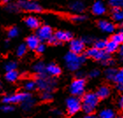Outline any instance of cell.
I'll use <instances>...</instances> for the list:
<instances>
[{"label": "cell", "instance_id": "cell-1", "mask_svg": "<svg viewBox=\"0 0 123 118\" xmlns=\"http://www.w3.org/2000/svg\"><path fill=\"white\" fill-rule=\"evenodd\" d=\"M99 102V98L96 93H87L83 95L82 98V109L86 115L92 114L97 108Z\"/></svg>", "mask_w": 123, "mask_h": 118}, {"label": "cell", "instance_id": "cell-2", "mask_svg": "<svg viewBox=\"0 0 123 118\" xmlns=\"http://www.w3.org/2000/svg\"><path fill=\"white\" fill-rule=\"evenodd\" d=\"M65 63L68 67V69L70 71H77L79 69V67L85 61V56H82L79 54H74L72 52H69L65 55Z\"/></svg>", "mask_w": 123, "mask_h": 118}, {"label": "cell", "instance_id": "cell-3", "mask_svg": "<svg viewBox=\"0 0 123 118\" xmlns=\"http://www.w3.org/2000/svg\"><path fill=\"white\" fill-rule=\"evenodd\" d=\"M37 87L41 90H43V92H51L56 86V82L51 78L47 77L46 75L42 76H39L36 80Z\"/></svg>", "mask_w": 123, "mask_h": 118}, {"label": "cell", "instance_id": "cell-4", "mask_svg": "<svg viewBox=\"0 0 123 118\" xmlns=\"http://www.w3.org/2000/svg\"><path fill=\"white\" fill-rule=\"evenodd\" d=\"M85 57L92 58L96 60H100V61H103V63L111 59L109 53H107L105 50H98L95 47L88 49L85 52Z\"/></svg>", "mask_w": 123, "mask_h": 118}, {"label": "cell", "instance_id": "cell-5", "mask_svg": "<svg viewBox=\"0 0 123 118\" xmlns=\"http://www.w3.org/2000/svg\"><path fill=\"white\" fill-rule=\"evenodd\" d=\"M85 81L84 79H76L69 87V92L74 96H82L85 94Z\"/></svg>", "mask_w": 123, "mask_h": 118}, {"label": "cell", "instance_id": "cell-6", "mask_svg": "<svg viewBox=\"0 0 123 118\" xmlns=\"http://www.w3.org/2000/svg\"><path fill=\"white\" fill-rule=\"evenodd\" d=\"M67 110L69 115H75L80 109H82V102L77 96H71L67 99L66 101Z\"/></svg>", "mask_w": 123, "mask_h": 118}, {"label": "cell", "instance_id": "cell-7", "mask_svg": "<svg viewBox=\"0 0 123 118\" xmlns=\"http://www.w3.org/2000/svg\"><path fill=\"white\" fill-rule=\"evenodd\" d=\"M31 97V95L27 93H17L14 95H6L3 98V102L5 104H10V103H18L23 102L28 98Z\"/></svg>", "mask_w": 123, "mask_h": 118}, {"label": "cell", "instance_id": "cell-8", "mask_svg": "<svg viewBox=\"0 0 123 118\" xmlns=\"http://www.w3.org/2000/svg\"><path fill=\"white\" fill-rule=\"evenodd\" d=\"M18 6L27 11H33V12H39L41 11V6L38 3L32 0H20L18 3Z\"/></svg>", "mask_w": 123, "mask_h": 118}, {"label": "cell", "instance_id": "cell-9", "mask_svg": "<svg viewBox=\"0 0 123 118\" xmlns=\"http://www.w3.org/2000/svg\"><path fill=\"white\" fill-rule=\"evenodd\" d=\"M36 36L38 37L40 41H46L49 40V38L53 36V32H52L51 27L49 26H42L39 27L36 32Z\"/></svg>", "mask_w": 123, "mask_h": 118}, {"label": "cell", "instance_id": "cell-10", "mask_svg": "<svg viewBox=\"0 0 123 118\" xmlns=\"http://www.w3.org/2000/svg\"><path fill=\"white\" fill-rule=\"evenodd\" d=\"M69 48L72 53L80 54L85 50V43L80 39H71L69 43Z\"/></svg>", "mask_w": 123, "mask_h": 118}, {"label": "cell", "instance_id": "cell-11", "mask_svg": "<svg viewBox=\"0 0 123 118\" xmlns=\"http://www.w3.org/2000/svg\"><path fill=\"white\" fill-rule=\"evenodd\" d=\"M92 11L94 15L101 16V15H103L104 13H105L106 8H105V5H104V3H103L102 1L98 0V1H96V2L92 5Z\"/></svg>", "mask_w": 123, "mask_h": 118}, {"label": "cell", "instance_id": "cell-12", "mask_svg": "<svg viewBox=\"0 0 123 118\" xmlns=\"http://www.w3.org/2000/svg\"><path fill=\"white\" fill-rule=\"evenodd\" d=\"M98 26L99 27L101 31L105 32H108V33H112L114 30H115V26L113 23H111L109 21L106 20H100L98 23Z\"/></svg>", "mask_w": 123, "mask_h": 118}, {"label": "cell", "instance_id": "cell-13", "mask_svg": "<svg viewBox=\"0 0 123 118\" xmlns=\"http://www.w3.org/2000/svg\"><path fill=\"white\" fill-rule=\"evenodd\" d=\"M26 45L31 50H36V48L40 45V39L36 35H31V36L27 37Z\"/></svg>", "mask_w": 123, "mask_h": 118}, {"label": "cell", "instance_id": "cell-14", "mask_svg": "<svg viewBox=\"0 0 123 118\" xmlns=\"http://www.w3.org/2000/svg\"><path fill=\"white\" fill-rule=\"evenodd\" d=\"M55 36L56 37L57 40L59 42H65V41H69L72 39V34L69 32L65 31H58L55 32Z\"/></svg>", "mask_w": 123, "mask_h": 118}, {"label": "cell", "instance_id": "cell-15", "mask_svg": "<svg viewBox=\"0 0 123 118\" xmlns=\"http://www.w3.org/2000/svg\"><path fill=\"white\" fill-rule=\"evenodd\" d=\"M69 9L74 11V12H83L85 9V5L82 1L80 0H77V1H74L72 2L70 5H69Z\"/></svg>", "mask_w": 123, "mask_h": 118}, {"label": "cell", "instance_id": "cell-16", "mask_svg": "<svg viewBox=\"0 0 123 118\" xmlns=\"http://www.w3.org/2000/svg\"><path fill=\"white\" fill-rule=\"evenodd\" d=\"M96 94L99 99H105L110 95V88L107 86H101L98 88Z\"/></svg>", "mask_w": 123, "mask_h": 118}, {"label": "cell", "instance_id": "cell-17", "mask_svg": "<svg viewBox=\"0 0 123 118\" xmlns=\"http://www.w3.org/2000/svg\"><path fill=\"white\" fill-rule=\"evenodd\" d=\"M46 72L49 75L57 76V75H59L61 74V68L55 64H49V66H47Z\"/></svg>", "mask_w": 123, "mask_h": 118}, {"label": "cell", "instance_id": "cell-18", "mask_svg": "<svg viewBox=\"0 0 123 118\" xmlns=\"http://www.w3.org/2000/svg\"><path fill=\"white\" fill-rule=\"evenodd\" d=\"M26 25L31 29H38L39 26H40V22L37 18L30 16L26 18Z\"/></svg>", "mask_w": 123, "mask_h": 118}, {"label": "cell", "instance_id": "cell-19", "mask_svg": "<svg viewBox=\"0 0 123 118\" xmlns=\"http://www.w3.org/2000/svg\"><path fill=\"white\" fill-rule=\"evenodd\" d=\"M46 68H47V67L44 65L43 62H41V61L37 62V63L33 66V70H34V72L38 74L39 76H42V75H46V73H47Z\"/></svg>", "mask_w": 123, "mask_h": 118}, {"label": "cell", "instance_id": "cell-20", "mask_svg": "<svg viewBox=\"0 0 123 118\" xmlns=\"http://www.w3.org/2000/svg\"><path fill=\"white\" fill-rule=\"evenodd\" d=\"M99 118H115V112L111 108H105L100 111Z\"/></svg>", "mask_w": 123, "mask_h": 118}, {"label": "cell", "instance_id": "cell-21", "mask_svg": "<svg viewBox=\"0 0 123 118\" xmlns=\"http://www.w3.org/2000/svg\"><path fill=\"white\" fill-rule=\"evenodd\" d=\"M119 49V44H117L116 42L113 41L112 39H110L109 41H107L106 43V46H105V51L111 54V53H114Z\"/></svg>", "mask_w": 123, "mask_h": 118}, {"label": "cell", "instance_id": "cell-22", "mask_svg": "<svg viewBox=\"0 0 123 118\" xmlns=\"http://www.w3.org/2000/svg\"><path fill=\"white\" fill-rule=\"evenodd\" d=\"M113 18L117 22H123V8L113 9Z\"/></svg>", "mask_w": 123, "mask_h": 118}, {"label": "cell", "instance_id": "cell-23", "mask_svg": "<svg viewBox=\"0 0 123 118\" xmlns=\"http://www.w3.org/2000/svg\"><path fill=\"white\" fill-rule=\"evenodd\" d=\"M18 78V73L16 71V70H12V71H9V72L6 73V75H5V79L7 80L8 81L13 82L16 81Z\"/></svg>", "mask_w": 123, "mask_h": 118}, {"label": "cell", "instance_id": "cell-24", "mask_svg": "<svg viewBox=\"0 0 123 118\" xmlns=\"http://www.w3.org/2000/svg\"><path fill=\"white\" fill-rule=\"evenodd\" d=\"M116 73H117V70L115 68H112V67H109L108 69L105 70V78L109 80H114V77L116 75Z\"/></svg>", "mask_w": 123, "mask_h": 118}, {"label": "cell", "instance_id": "cell-25", "mask_svg": "<svg viewBox=\"0 0 123 118\" xmlns=\"http://www.w3.org/2000/svg\"><path fill=\"white\" fill-rule=\"evenodd\" d=\"M111 39L114 41V42H116L117 44H119V45L123 43V29H121V31L120 32H118V33L113 34L112 38H111Z\"/></svg>", "mask_w": 123, "mask_h": 118}, {"label": "cell", "instance_id": "cell-26", "mask_svg": "<svg viewBox=\"0 0 123 118\" xmlns=\"http://www.w3.org/2000/svg\"><path fill=\"white\" fill-rule=\"evenodd\" d=\"M109 5L113 9L123 8V0H109Z\"/></svg>", "mask_w": 123, "mask_h": 118}, {"label": "cell", "instance_id": "cell-27", "mask_svg": "<svg viewBox=\"0 0 123 118\" xmlns=\"http://www.w3.org/2000/svg\"><path fill=\"white\" fill-rule=\"evenodd\" d=\"M106 43L107 41L104 40V39H99L97 40L94 44L95 48L98 49V50H105V46H106Z\"/></svg>", "mask_w": 123, "mask_h": 118}, {"label": "cell", "instance_id": "cell-28", "mask_svg": "<svg viewBox=\"0 0 123 118\" xmlns=\"http://www.w3.org/2000/svg\"><path fill=\"white\" fill-rule=\"evenodd\" d=\"M36 87H37L36 81H33V80H27V81H26L25 84H24L25 89L27 90V91H32V90L34 89Z\"/></svg>", "mask_w": 123, "mask_h": 118}, {"label": "cell", "instance_id": "cell-29", "mask_svg": "<svg viewBox=\"0 0 123 118\" xmlns=\"http://www.w3.org/2000/svg\"><path fill=\"white\" fill-rule=\"evenodd\" d=\"M26 50H27V46L25 44H21L18 46V47L17 48V55L18 57L23 56L24 54L26 53Z\"/></svg>", "mask_w": 123, "mask_h": 118}, {"label": "cell", "instance_id": "cell-30", "mask_svg": "<svg viewBox=\"0 0 123 118\" xmlns=\"http://www.w3.org/2000/svg\"><path fill=\"white\" fill-rule=\"evenodd\" d=\"M23 104H22V107H23L24 109H29L33 106L34 104V101L32 99V97L28 98L27 100H26L25 102H23Z\"/></svg>", "mask_w": 123, "mask_h": 118}, {"label": "cell", "instance_id": "cell-31", "mask_svg": "<svg viewBox=\"0 0 123 118\" xmlns=\"http://www.w3.org/2000/svg\"><path fill=\"white\" fill-rule=\"evenodd\" d=\"M114 81L117 84L118 83H123V68L117 71L115 77H114Z\"/></svg>", "mask_w": 123, "mask_h": 118}, {"label": "cell", "instance_id": "cell-32", "mask_svg": "<svg viewBox=\"0 0 123 118\" xmlns=\"http://www.w3.org/2000/svg\"><path fill=\"white\" fill-rule=\"evenodd\" d=\"M16 67H17V64H16L15 61H8L5 65V69L6 70V72L16 70Z\"/></svg>", "mask_w": 123, "mask_h": 118}, {"label": "cell", "instance_id": "cell-33", "mask_svg": "<svg viewBox=\"0 0 123 118\" xmlns=\"http://www.w3.org/2000/svg\"><path fill=\"white\" fill-rule=\"evenodd\" d=\"M18 35V30L17 27H11L8 30V37L9 38H15Z\"/></svg>", "mask_w": 123, "mask_h": 118}, {"label": "cell", "instance_id": "cell-34", "mask_svg": "<svg viewBox=\"0 0 123 118\" xmlns=\"http://www.w3.org/2000/svg\"><path fill=\"white\" fill-rule=\"evenodd\" d=\"M85 19H86V17L83 15H77V16H74V17L72 18V20L74 21V22H77V23L84 22Z\"/></svg>", "mask_w": 123, "mask_h": 118}, {"label": "cell", "instance_id": "cell-35", "mask_svg": "<svg viewBox=\"0 0 123 118\" xmlns=\"http://www.w3.org/2000/svg\"><path fill=\"white\" fill-rule=\"evenodd\" d=\"M41 98L45 101H49L52 98L51 92H43L42 93V95H41Z\"/></svg>", "mask_w": 123, "mask_h": 118}, {"label": "cell", "instance_id": "cell-36", "mask_svg": "<svg viewBox=\"0 0 123 118\" xmlns=\"http://www.w3.org/2000/svg\"><path fill=\"white\" fill-rule=\"evenodd\" d=\"M99 75H100V72L98 71V69H93L90 72V74H89V76H90L91 78H97Z\"/></svg>", "mask_w": 123, "mask_h": 118}, {"label": "cell", "instance_id": "cell-37", "mask_svg": "<svg viewBox=\"0 0 123 118\" xmlns=\"http://www.w3.org/2000/svg\"><path fill=\"white\" fill-rule=\"evenodd\" d=\"M45 49H46V46H45V45L44 44H40L38 46V47L36 48V52L38 53V54H42L44 51H45Z\"/></svg>", "mask_w": 123, "mask_h": 118}, {"label": "cell", "instance_id": "cell-38", "mask_svg": "<svg viewBox=\"0 0 123 118\" xmlns=\"http://www.w3.org/2000/svg\"><path fill=\"white\" fill-rule=\"evenodd\" d=\"M3 111H5V112H10V111H12L13 110V107H12L11 105L9 104H6V105L3 106L2 108H1Z\"/></svg>", "mask_w": 123, "mask_h": 118}, {"label": "cell", "instance_id": "cell-39", "mask_svg": "<svg viewBox=\"0 0 123 118\" xmlns=\"http://www.w3.org/2000/svg\"><path fill=\"white\" fill-rule=\"evenodd\" d=\"M18 7H19V6H17V5H9L7 6V11H18Z\"/></svg>", "mask_w": 123, "mask_h": 118}, {"label": "cell", "instance_id": "cell-40", "mask_svg": "<svg viewBox=\"0 0 123 118\" xmlns=\"http://www.w3.org/2000/svg\"><path fill=\"white\" fill-rule=\"evenodd\" d=\"M48 41H49V42L50 44H55H55H58V43H59V41L57 40L56 37L55 36V35H53V36L50 37V38H49V39Z\"/></svg>", "mask_w": 123, "mask_h": 118}, {"label": "cell", "instance_id": "cell-41", "mask_svg": "<svg viewBox=\"0 0 123 118\" xmlns=\"http://www.w3.org/2000/svg\"><path fill=\"white\" fill-rule=\"evenodd\" d=\"M92 38H90V37H85V38H84V39H83V42H84V43H87V44H90V43H92Z\"/></svg>", "mask_w": 123, "mask_h": 118}, {"label": "cell", "instance_id": "cell-42", "mask_svg": "<svg viewBox=\"0 0 123 118\" xmlns=\"http://www.w3.org/2000/svg\"><path fill=\"white\" fill-rule=\"evenodd\" d=\"M83 118H99V116H96L94 114H89V115H86L85 117H83Z\"/></svg>", "mask_w": 123, "mask_h": 118}, {"label": "cell", "instance_id": "cell-43", "mask_svg": "<svg viewBox=\"0 0 123 118\" xmlns=\"http://www.w3.org/2000/svg\"><path fill=\"white\" fill-rule=\"evenodd\" d=\"M119 106H120V108L123 109V94L121 95V96L120 97V100H119Z\"/></svg>", "mask_w": 123, "mask_h": 118}, {"label": "cell", "instance_id": "cell-44", "mask_svg": "<svg viewBox=\"0 0 123 118\" xmlns=\"http://www.w3.org/2000/svg\"><path fill=\"white\" fill-rule=\"evenodd\" d=\"M119 54L121 58H123V45L119 46Z\"/></svg>", "mask_w": 123, "mask_h": 118}, {"label": "cell", "instance_id": "cell-45", "mask_svg": "<svg viewBox=\"0 0 123 118\" xmlns=\"http://www.w3.org/2000/svg\"><path fill=\"white\" fill-rule=\"evenodd\" d=\"M77 79H84V77H85V74L82 72H78L77 73Z\"/></svg>", "mask_w": 123, "mask_h": 118}, {"label": "cell", "instance_id": "cell-46", "mask_svg": "<svg viewBox=\"0 0 123 118\" xmlns=\"http://www.w3.org/2000/svg\"><path fill=\"white\" fill-rule=\"evenodd\" d=\"M117 89H118L119 91L123 92V83H118V84H117Z\"/></svg>", "mask_w": 123, "mask_h": 118}, {"label": "cell", "instance_id": "cell-47", "mask_svg": "<svg viewBox=\"0 0 123 118\" xmlns=\"http://www.w3.org/2000/svg\"><path fill=\"white\" fill-rule=\"evenodd\" d=\"M1 1H2V2H4V3H8L10 0H1Z\"/></svg>", "mask_w": 123, "mask_h": 118}, {"label": "cell", "instance_id": "cell-48", "mask_svg": "<svg viewBox=\"0 0 123 118\" xmlns=\"http://www.w3.org/2000/svg\"><path fill=\"white\" fill-rule=\"evenodd\" d=\"M115 118H123V116H117V117H115Z\"/></svg>", "mask_w": 123, "mask_h": 118}, {"label": "cell", "instance_id": "cell-49", "mask_svg": "<svg viewBox=\"0 0 123 118\" xmlns=\"http://www.w3.org/2000/svg\"><path fill=\"white\" fill-rule=\"evenodd\" d=\"M122 29H123V26H122Z\"/></svg>", "mask_w": 123, "mask_h": 118}, {"label": "cell", "instance_id": "cell-50", "mask_svg": "<svg viewBox=\"0 0 123 118\" xmlns=\"http://www.w3.org/2000/svg\"><path fill=\"white\" fill-rule=\"evenodd\" d=\"M0 86H1V84H0Z\"/></svg>", "mask_w": 123, "mask_h": 118}]
</instances>
